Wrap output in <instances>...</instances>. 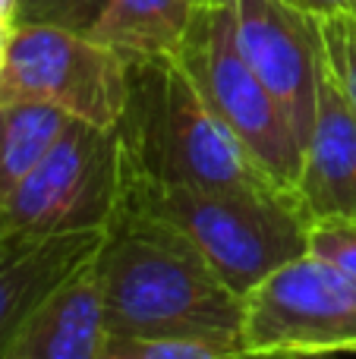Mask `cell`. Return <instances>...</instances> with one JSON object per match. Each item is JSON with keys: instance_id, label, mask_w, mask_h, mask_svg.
<instances>
[{"instance_id": "1", "label": "cell", "mask_w": 356, "mask_h": 359, "mask_svg": "<svg viewBox=\"0 0 356 359\" xmlns=\"http://www.w3.org/2000/svg\"><path fill=\"white\" fill-rule=\"evenodd\" d=\"M95 271L107 334L202 337L240 347L243 297L164 221L120 211Z\"/></svg>"}, {"instance_id": "2", "label": "cell", "mask_w": 356, "mask_h": 359, "mask_svg": "<svg viewBox=\"0 0 356 359\" xmlns=\"http://www.w3.org/2000/svg\"><path fill=\"white\" fill-rule=\"evenodd\" d=\"M114 130L123 158V189H284L227 130L177 54L130 60V95Z\"/></svg>"}, {"instance_id": "3", "label": "cell", "mask_w": 356, "mask_h": 359, "mask_svg": "<svg viewBox=\"0 0 356 359\" xmlns=\"http://www.w3.org/2000/svg\"><path fill=\"white\" fill-rule=\"evenodd\" d=\"M120 211L183 233L240 297L278 265L309 252V215L290 189L130 186Z\"/></svg>"}, {"instance_id": "4", "label": "cell", "mask_w": 356, "mask_h": 359, "mask_svg": "<svg viewBox=\"0 0 356 359\" xmlns=\"http://www.w3.org/2000/svg\"><path fill=\"white\" fill-rule=\"evenodd\" d=\"M177 57L252 161L278 186L294 192L303 145L287 114L240 50L233 0L199 6Z\"/></svg>"}, {"instance_id": "5", "label": "cell", "mask_w": 356, "mask_h": 359, "mask_svg": "<svg viewBox=\"0 0 356 359\" xmlns=\"http://www.w3.org/2000/svg\"><path fill=\"white\" fill-rule=\"evenodd\" d=\"M130 95V60L88 32L16 22L0 69V101H38L114 130Z\"/></svg>"}, {"instance_id": "6", "label": "cell", "mask_w": 356, "mask_h": 359, "mask_svg": "<svg viewBox=\"0 0 356 359\" xmlns=\"http://www.w3.org/2000/svg\"><path fill=\"white\" fill-rule=\"evenodd\" d=\"M123 205V158L117 130L69 120L63 136L16 186L0 227L25 233L111 230Z\"/></svg>"}, {"instance_id": "7", "label": "cell", "mask_w": 356, "mask_h": 359, "mask_svg": "<svg viewBox=\"0 0 356 359\" xmlns=\"http://www.w3.org/2000/svg\"><path fill=\"white\" fill-rule=\"evenodd\" d=\"M240 347L249 359L356 353V284L315 252L284 262L243 297Z\"/></svg>"}, {"instance_id": "8", "label": "cell", "mask_w": 356, "mask_h": 359, "mask_svg": "<svg viewBox=\"0 0 356 359\" xmlns=\"http://www.w3.org/2000/svg\"><path fill=\"white\" fill-rule=\"evenodd\" d=\"M233 19L243 57L306 145L325 69L319 19L284 0H233Z\"/></svg>"}, {"instance_id": "9", "label": "cell", "mask_w": 356, "mask_h": 359, "mask_svg": "<svg viewBox=\"0 0 356 359\" xmlns=\"http://www.w3.org/2000/svg\"><path fill=\"white\" fill-rule=\"evenodd\" d=\"M104 240L107 230L25 233L0 227V356L44 299L92 265Z\"/></svg>"}, {"instance_id": "10", "label": "cell", "mask_w": 356, "mask_h": 359, "mask_svg": "<svg viewBox=\"0 0 356 359\" xmlns=\"http://www.w3.org/2000/svg\"><path fill=\"white\" fill-rule=\"evenodd\" d=\"M294 192L309 217H356V114L328 67Z\"/></svg>"}, {"instance_id": "11", "label": "cell", "mask_w": 356, "mask_h": 359, "mask_svg": "<svg viewBox=\"0 0 356 359\" xmlns=\"http://www.w3.org/2000/svg\"><path fill=\"white\" fill-rule=\"evenodd\" d=\"M104 337V303L92 262L38 306L0 359H98Z\"/></svg>"}, {"instance_id": "12", "label": "cell", "mask_w": 356, "mask_h": 359, "mask_svg": "<svg viewBox=\"0 0 356 359\" xmlns=\"http://www.w3.org/2000/svg\"><path fill=\"white\" fill-rule=\"evenodd\" d=\"M199 6L193 0H107L88 35L126 60L177 54Z\"/></svg>"}, {"instance_id": "13", "label": "cell", "mask_w": 356, "mask_h": 359, "mask_svg": "<svg viewBox=\"0 0 356 359\" xmlns=\"http://www.w3.org/2000/svg\"><path fill=\"white\" fill-rule=\"evenodd\" d=\"M69 114L38 101H0V211L63 136Z\"/></svg>"}, {"instance_id": "14", "label": "cell", "mask_w": 356, "mask_h": 359, "mask_svg": "<svg viewBox=\"0 0 356 359\" xmlns=\"http://www.w3.org/2000/svg\"><path fill=\"white\" fill-rule=\"evenodd\" d=\"M98 359H249V356L237 344L202 341V337L107 334Z\"/></svg>"}, {"instance_id": "15", "label": "cell", "mask_w": 356, "mask_h": 359, "mask_svg": "<svg viewBox=\"0 0 356 359\" xmlns=\"http://www.w3.org/2000/svg\"><path fill=\"white\" fill-rule=\"evenodd\" d=\"M322 48H325V67L338 82L341 95L356 114V16L338 13V16L319 19Z\"/></svg>"}, {"instance_id": "16", "label": "cell", "mask_w": 356, "mask_h": 359, "mask_svg": "<svg viewBox=\"0 0 356 359\" xmlns=\"http://www.w3.org/2000/svg\"><path fill=\"white\" fill-rule=\"evenodd\" d=\"M306 243L356 284V217H309Z\"/></svg>"}, {"instance_id": "17", "label": "cell", "mask_w": 356, "mask_h": 359, "mask_svg": "<svg viewBox=\"0 0 356 359\" xmlns=\"http://www.w3.org/2000/svg\"><path fill=\"white\" fill-rule=\"evenodd\" d=\"M104 4L107 0H16V22H41L88 32L101 16Z\"/></svg>"}, {"instance_id": "18", "label": "cell", "mask_w": 356, "mask_h": 359, "mask_svg": "<svg viewBox=\"0 0 356 359\" xmlns=\"http://www.w3.org/2000/svg\"><path fill=\"white\" fill-rule=\"evenodd\" d=\"M284 4L296 6V10L309 13L315 19L338 16V13H356V0H284Z\"/></svg>"}, {"instance_id": "19", "label": "cell", "mask_w": 356, "mask_h": 359, "mask_svg": "<svg viewBox=\"0 0 356 359\" xmlns=\"http://www.w3.org/2000/svg\"><path fill=\"white\" fill-rule=\"evenodd\" d=\"M0 22L4 25L16 22V0H0Z\"/></svg>"}, {"instance_id": "20", "label": "cell", "mask_w": 356, "mask_h": 359, "mask_svg": "<svg viewBox=\"0 0 356 359\" xmlns=\"http://www.w3.org/2000/svg\"><path fill=\"white\" fill-rule=\"evenodd\" d=\"M268 359H338V353H287V356H268Z\"/></svg>"}, {"instance_id": "21", "label": "cell", "mask_w": 356, "mask_h": 359, "mask_svg": "<svg viewBox=\"0 0 356 359\" xmlns=\"http://www.w3.org/2000/svg\"><path fill=\"white\" fill-rule=\"evenodd\" d=\"M10 29L13 25L0 22V69H4V57H6V41H10Z\"/></svg>"}, {"instance_id": "22", "label": "cell", "mask_w": 356, "mask_h": 359, "mask_svg": "<svg viewBox=\"0 0 356 359\" xmlns=\"http://www.w3.org/2000/svg\"><path fill=\"white\" fill-rule=\"evenodd\" d=\"M196 6H208V4H218V0H193Z\"/></svg>"}, {"instance_id": "23", "label": "cell", "mask_w": 356, "mask_h": 359, "mask_svg": "<svg viewBox=\"0 0 356 359\" xmlns=\"http://www.w3.org/2000/svg\"><path fill=\"white\" fill-rule=\"evenodd\" d=\"M353 16H356V13H353Z\"/></svg>"}]
</instances>
